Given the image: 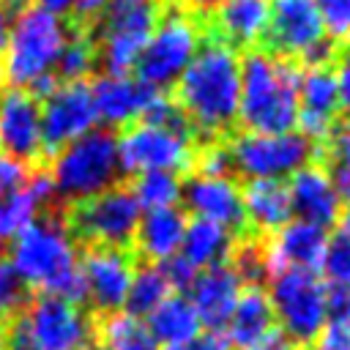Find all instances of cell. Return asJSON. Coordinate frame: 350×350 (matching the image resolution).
I'll return each instance as SVG.
<instances>
[{"label":"cell","mask_w":350,"mask_h":350,"mask_svg":"<svg viewBox=\"0 0 350 350\" xmlns=\"http://www.w3.org/2000/svg\"><path fill=\"white\" fill-rule=\"evenodd\" d=\"M178 88V107L183 109L191 131L202 137L227 134L238 120L241 101V57L219 38L200 44L194 60L186 66Z\"/></svg>","instance_id":"6da1fadb"},{"label":"cell","mask_w":350,"mask_h":350,"mask_svg":"<svg viewBox=\"0 0 350 350\" xmlns=\"http://www.w3.org/2000/svg\"><path fill=\"white\" fill-rule=\"evenodd\" d=\"M11 271L22 287H33L44 295H55L71 304H85V284L79 276V252L77 241L60 219L33 221L11 246L8 260Z\"/></svg>","instance_id":"7a4b0ae2"},{"label":"cell","mask_w":350,"mask_h":350,"mask_svg":"<svg viewBox=\"0 0 350 350\" xmlns=\"http://www.w3.org/2000/svg\"><path fill=\"white\" fill-rule=\"evenodd\" d=\"M301 68L293 60L273 57L262 49L241 60L238 120L254 134H287L298 118Z\"/></svg>","instance_id":"3957f363"},{"label":"cell","mask_w":350,"mask_h":350,"mask_svg":"<svg viewBox=\"0 0 350 350\" xmlns=\"http://www.w3.org/2000/svg\"><path fill=\"white\" fill-rule=\"evenodd\" d=\"M68 33L71 30L66 19L38 5H25L22 11L14 14V22H11V36H8L3 66H0L3 77L14 88L27 90L36 79L55 74V66Z\"/></svg>","instance_id":"277c9868"},{"label":"cell","mask_w":350,"mask_h":350,"mask_svg":"<svg viewBox=\"0 0 350 350\" xmlns=\"http://www.w3.org/2000/svg\"><path fill=\"white\" fill-rule=\"evenodd\" d=\"M55 194L71 202L90 200L112 186L120 178L118 161V137L109 129H93L85 137L55 150L52 170L46 172Z\"/></svg>","instance_id":"5b68a950"},{"label":"cell","mask_w":350,"mask_h":350,"mask_svg":"<svg viewBox=\"0 0 350 350\" xmlns=\"http://www.w3.org/2000/svg\"><path fill=\"white\" fill-rule=\"evenodd\" d=\"M96 325L71 301L38 293L8 328V350H85Z\"/></svg>","instance_id":"8992f818"},{"label":"cell","mask_w":350,"mask_h":350,"mask_svg":"<svg viewBox=\"0 0 350 350\" xmlns=\"http://www.w3.org/2000/svg\"><path fill=\"white\" fill-rule=\"evenodd\" d=\"M161 19V0H107L98 14V60L107 74H129Z\"/></svg>","instance_id":"52a82bcc"},{"label":"cell","mask_w":350,"mask_h":350,"mask_svg":"<svg viewBox=\"0 0 350 350\" xmlns=\"http://www.w3.org/2000/svg\"><path fill=\"white\" fill-rule=\"evenodd\" d=\"M268 301L279 325L295 345H312L314 336L328 325V287L309 271H282L271 276Z\"/></svg>","instance_id":"ba28073f"},{"label":"cell","mask_w":350,"mask_h":350,"mask_svg":"<svg viewBox=\"0 0 350 350\" xmlns=\"http://www.w3.org/2000/svg\"><path fill=\"white\" fill-rule=\"evenodd\" d=\"M142 219V208L126 186H112L90 200L74 202L71 211V235L82 238L90 246L126 249L134 243L137 224Z\"/></svg>","instance_id":"9c48e42d"},{"label":"cell","mask_w":350,"mask_h":350,"mask_svg":"<svg viewBox=\"0 0 350 350\" xmlns=\"http://www.w3.org/2000/svg\"><path fill=\"white\" fill-rule=\"evenodd\" d=\"M232 170L249 180H284L301 167L312 164L314 145L298 131L287 134H254L243 131L230 142Z\"/></svg>","instance_id":"30bf717a"},{"label":"cell","mask_w":350,"mask_h":350,"mask_svg":"<svg viewBox=\"0 0 350 350\" xmlns=\"http://www.w3.org/2000/svg\"><path fill=\"white\" fill-rule=\"evenodd\" d=\"M200 30L186 14L170 11L164 19H159L153 36L148 38L139 60H137V79L156 88L170 90L186 66L194 60L200 49Z\"/></svg>","instance_id":"8fae6325"},{"label":"cell","mask_w":350,"mask_h":350,"mask_svg":"<svg viewBox=\"0 0 350 350\" xmlns=\"http://www.w3.org/2000/svg\"><path fill=\"white\" fill-rule=\"evenodd\" d=\"M194 142L191 137L131 123L118 137V161L120 172L142 175V172H186L194 164Z\"/></svg>","instance_id":"7c38bea8"},{"label":"cell","mask_w":350,"mask_h":350,"mask_svg":"<svg viewBox=\"0 0 350 350\" xmlns=\"http://www.w3.org/2000/svg\"><path fill=\"white\" fill-rule=\"evenodd\" d=\"M77 265L85 284V301L104 314L123 312L129 284L134 276V257L126 249L88 246L79 254Z\"/></svg>","instance_id":"4fadbf2b"},{"label":"cell","mask_w":350,"mask_h":350,"mask_svg":"<svg viewBox=\"0 0 350 350\" xmlns=\"http://www.w3.org/2000/svg\"><path fill=\"white\" fill-rule=\"evenodd\" d=\"M98 123L93 93L88 82H57L52 96L41 101V137L44 148L60 150L85 137Z\"/></svg>","instance_id":"5bb4252c"},{"label":"cell","mask_w":350,"mask_h":350,"mask_svg":"<svg viewBox=\"0 0 350 350\" xmlns=\"http://www.w3.org/2000/svg\"><path fill=\"white\" fill-rule=\"evenodd\" d=\"M268 55L306 57L317 44L325 41V27L314 0H271V16L265 30Z\"/></svg>","instance_id":"9a60e30c"},{"label":"cell","mask_w":350,"mask_h":350,"mask_svg":"<svg viewBox=\"0 0 350 350\" xmlns=\"http://www.w3.org/2000/svg\"><path fill=\"white\" fill-rule=\"evenodd\" d=\"M325 243H328V230L301 219H290L279 232L271 235V241L262 243L265 273L268 276H276L282 271L314 273L323 262Z\"/></svg>","instance_id":"2e32d148"},{"label":"cell","mask_w":350,"mask_h":350,"mask_svg":"<svg viewBox=\"0 0 350 350\" xmlns=\"http://www.w3.org/2000/svg\"><path fill=\"white\" fill-rule=\"evenodd\" d=\"M41 104L27 90H5L0 96V153L27 164L41 156Z\"/></svg>","instance_id":"e0dca14e"},{"label":"cell","mask_w":350,"mask_h":350,"mask_svg":"<svg viewBox=\"0 0 350 350\" xmlns=\"http://www.w3.org/2000/svg\"><path fill=\"white\" fill-rule=\"evenodd\" d=\"M339 112V90L331 66H312L301 71L298 85V118L295 126L304 139L325 142L331 129L336 126Z\"/></svg>","instance_id":"ac0fdd59"},{"label":"cell","mask_w":350,"mask_h":350,"mask_svg":"<svg viewBox=\"0 0 350 350\" xmlns=\"http://www.w3.org/2000/svg\"><path fill=\"white\" fill-rule=\"evenodd\" d=\"M243 287L246 284L241 282V276L232 271L230 262L205 268L194 276L186 298L194 306V312L202 323V331H219V334L224 331Z\"/></svg>","instance_id":"d6986e66"},{"label":"cell","mask_w":350,"mask_h":350,"mask_svg":"<svg viewBox=\"0 0 350 350\" xmlns=\"http://www.w3.org/2000/svg\"><path fill=\"white\" fill-rule=\"evenodd\" d=\"M180 200L194 213V219L216 221L230 232H241L246 227L241 186L232 178H202L194 175L183 183Z\"/></svg>","instance_id":"ffe728a7"},{"label":"cell","mask_w":350,"mask_h":350,"mask_svg":"<svg viewBox=\"0 0 350 350\" xmlns=\"http://www.w3.org/2000/svg\"><path fill=\"white\" fill-rule=\"evenodd\" d=\"M287 194H290L293 216H298L301 221L328 230L342 216V202L336 197V189L325 167L320 164H306L298 172H293L287 183Z\"/></svg>","instance_id":"44dd1931"},{"label":"cell","mask_w":350,"mask_h":350,"mask_svg":"<svg viewBox=\"0 0 350 350\" xmlns=\"http://www.w3.org/2000/svg\"><path fill=\"white\" fill-rule=\"evenodd\" d=\"M153 90L156 88H150V85H145L129 74H101L90 85L96 118L104 120L107 129L131 126L134 120H139Z\"/></svg>","instance_id":"7402d4cb"},{"label":"cell","mask_w":350,"mask_h":350,"mask_svg":"<svg viewBox=\"0 0 350 350\" xmlns=\"http://www.w3.org/2000/svg\"><path fill=\"white\" fill-rule=\"evenodd\" d=\"M273 331H276V317H273L268 293L260 284H246L221 331L227 345L235 350H252Z\"/></svg>","instance_id":"603a6c76"},{"label":"cell","mask_w":350,"mask_h":350,"mask_svg":"<svg viewBox=\"0 0 350 350\" xmlns=\"http://www.w3.org/2000/svg\"><path fill=\"white\" fill-rule=\"evenodd\" d=\"M186 224H189V219L180 208L145 211L137 224V232H134L137 254L150 265H161V262L172 260L175 254H180Z\"/></svg>","instance_id":"cb8c5ba5"},{"label":"cell","mask_w":350,"mask_h":350,"mask_svg":"<svg viewBox=\"0 0 350 350\" xmlns=\"http://www.w3.org/2000/svg\"><path fill=\"white\" fill-rule=\"evenodd\" d=\"M55 197V186L46 172H30L25 189L0 194V246H11L33 221L41 208Z\"/></svg>","instance_id":"d4e9b609"},{"label":"cell","mask_w":350,"mask_h":350,"mask_svg":"<svg viewBox=\"0 0 350 350\" xmlns=\"http://www.w3.org/2000/svg\"><path fill=\"white\" fill-rule=\"evenodd\" d=\"M271 0H224L213 11V30L227 46H254L265 38Z\"/></svg>","instance_id":"484cf974"},{"label":"cell","mask_w":350,"mask_h":350,"mask_svg":"<svg viewBox=\"0 0 350 350\" xmlns=\"http://www.w3.org/2000/svg\"><path fill=\"white\" fill-rule=\"evenodd\" d=\"M243 216L246 224H252L257 232H279L290 219V194L284 180H246L241 189Z\"/></svg>","instance_id":"4316f807"},{"label":"cell","mask_w":350,"mask_h":350,"mask_svg":"<svg viewBox=\"0 0 350 350\" xmlns=\"http://www.w3.org/2000/svg\"><path fill=\"white\" fill-rule=\"evenodd\" d=\"M145 325L161 347H191V342L202 334V323L194 306L180 293H172L167 301H161L145 317Z\"/></svg>","instance_id":"83f0119b"},{"label":"cell","mask_w":350,"mask_h":350,"mask_svg":"<svg viewBox=\"0 0 350 350\" xmlns=\"http://www.w3.org/2000/svg\"><path fill=\"white\" fill-rule=\"evenodd\" d=\"M232 249H235V232H230L227 227H221L216 221H205V219H191L186 224L180 257L197 273L205 268H213V265H224L230 260Z\"/></svg>","instance_id":"f1b7e54d"},{"label":"cell","mask_w":350,"mask_h":350,"mask_svg":"<svg viewBox=\"0 0 350 350\" xmlns=\"http://www.w3.org/2000/svg\"><path fill=\"white\" fill-rule=\"evenodd\" d=\"M170 295H172V290H170V284L164 279L161 265L145 262L142 268H134V276H131V284H129V295H126L123 312L145 320Z\"/></svg>","instance_id":"f546056e"},{"label":"cell","mask_w":350,"mask_h":350,"mask_svg":"<svg viewBox=\"0 0 350 350\" xmlns=\"http://www.w3.org/2000/svg\"><path fill=\"white\" fill-rule=\"evenodd\" d=\"M98 334H101V345L107 350H161V345L148 331L145 320H139L129 312L107 314L98 325Z\"/></svg>","instance_id":"4dcf8cb0"},{"label":"cell","mask_w":350,"mask_h":350,"mask_svg":"<svg viewBox=\"0 0 350 350\" xmlns=\"http://www.w3.org/2000/svg\"><path fill=\"white\" fill-rule=\"evenodd\" d=\"M129 191L134 194L142 213L164 211V208H178L183 194V180L175 172H142L134 175V186Z\"/></svg>","instance_id":"1f68e13d"},{"label":"cell","mask_w":350,"mask_h":350,"mask_svg":"<svg viewBox=\"0 0 350 350\" xmlns=\"http://www.w3.org/2000/svg\"><path fill=\"white\" fill-rule=\"evenodd\" d=\"M96 63H98L96 41L85 33H68L55 66V77H60L63 82H85V77L96 68Z\"/></svg>","instance_id":"d6a6232c"},{"label":"cell","mask_w":350,"mask_h":350,"mask_svg":"<svg viewBox=\"0 0 350 350\" xmlns=\"http://www.w3.org/2000/svg\"><path fill=\"white\" fill-rule=\"evenodd\" d=\"M325 159H328V178L336 189L339 202L350 205V120L336 123L325 139Z\"/></svg>","instance_id":"836d02e7"},{"label":"cell","mask_w":350,"mask_h":350,"mask_svg":"<svg viewBox=\"0 0 350 350\" xmlns=\"http://www.w3.org/2000/svg\"><path fill=\"white\" fill-rule=\"evenodd\" d=\"M320 271L328 282L325 287L339 290V293H350V235L336 232L328 238Z\"/></svg>","instance_id":"e575fe53"},{"label":"cell","mask_w":350,"mask_h":350,"mask_svg":"<svg viewBox=\"0 0 350 350\" xmlns=\"http://www.w3.org/2000/svg\"><path fill=\"white\" fill-rule=\"evenodd\" d=\"M230 257H232V271L241 276L243 284H260L268 276L265 260H262V243H257V241L235 243Z\"/></svg>","instance_id":"d590c367"},{"label":"cell","mask_w":350,"mask_h":350,"mask_svg":"<svg viewBox=\"0 0 350 350\" xmlns=\"http://www.w3.org/2000/svg\"><path fill=\"white\" fill-rule=\"evenodd\" d=\"M325 33L334 41L350 38V0H314Z\"/></svg>","instance_id":"8d00e7d4"},{"label":"cell","mask_w":350,"mask_h":350,"mask_svg":"<svg viewBox=\"0 0 350 350\" xmlns=\"http://www.w3.org/2000/svg\"><path fill=\"white\" fill-rule=\"evenodd\" d=\"M25 304V287L5 260H0V323L11 320Z\"/></svg>","instance_id":"74e56055"},{"label":"cell","mask_w":350,"mask_h":350,"mask_svg":"<svg viewBox=\"0 0 350 350\" xmlns=\"http://www.w3.org/2000/svg\"><path fill=\"white\" fill-rule=\"evenodd\" d=\"M194 164L202 178H230V172H232L230 150H227V145H219V142H213L202 153H197Z\"/></svg>","instance_id":"f35d334b"},{"label":"cell","mask_w":350,"mask_h":350,"mask_svg":"<svg viewBox=\"0 0 350 350\" xmlns=\"http://www.w3.org/2000/svg\"><path fill=\"white\" fill-rule=\"evenodd\" d=\"M30 180V170L25 161L14 159V156H5L0 153V194H11V191H19L25 189Z\"/></svg>","instance_id":"ab89813d"},{"label":"cell","mask_w":350,"mask_h":350,"mask_svg":"<svg viewBox=\"0 0 350 350\" xmlns=\"http://www.w3.org/2000/svg\"><path fill=\"white\" fill-rule=\"evenodd\" d=\"M309 350H350V328L328 320V325L314 336Z\"/></svg>","instance_id":"60d3db41"},{"label":"cell","mask_w":350,"mask_h":350,"mask_svg":"<svg viewBox=\"0 0 350 350\" xmlns=\"http://www.w3.org/2000/svg\"><path fill=\"white\" fill-rule=\"evenodd\" d=\"M161 271H164V279H167L170 290H175V293L189 290V287H191V282H194V276H197V271H194V268H191L180 254H175L172 260L161 262Z\"/></svg>","instance_id":"b9f144b4"},{"label":"cell","mask_w":350,"mask_h":350,"mask_svg":"<svg viewBox=\"0 0 350 350\" xmlns=\"http://www.w3.org/2000/svg\"><path fill=\"white\" fill-rule=\"evenodd\" d=\"M334 79H336V90H339V109L350 112V52H345L339 57Z\"/></svg>","instance_id":"7bdbcfd3"},{"label":"cell","mask_w":350,"mask_h":350,"mask_svg":"<svg viewBox=\"0 0 350 350\" xmlns=\"http://www.w3.org/2000/svg\"><path fill=\"white\" fill-rule=\"evenodd\" d=\"M328 314L334 323H342L350 328V293H339L328 287Z\"/></svg>","instance_id":"ee69618b"},{"label":"cell","mask_w":350,"mask_h":350,"mask_svg":"<svg viewBox=\"0 0 350 350\" xmlns=\"http://www.w3.org/2000/svg\"><path fill=\"white\" fill-rule=\"evenodd\" d=\"M189 350H230V345H227L224 334H219V331H202V334L191 342Z\"/></svg>","instance_id":"f6af8a7d"},{"label":"cell","mask_w":350,"mask_h":350,"mask_svg":"<svg viewBox=\"0 0 350 350\" xmlns=\"http://www.w3.org/2000/svg\"><path fill=\"white\" fill-rule=\"evenodd\" d=\"M252 350H301V345H295V342H290L284 334H279V331H273L271 336H265L260 345H254Z\"/></svg>","instance_id":"bcb514c9"},{"label":"cell","mask_w":350,"mask_h":350,"mask_svg":"<svg viewBox=\"0 0 350 350\" xmlns=\"http://www.w3.org/2000/svg\"><path fill=\"white\" fill-rule=\"evenodd\" d=\"M33 5H38V8H44V11H49V14H55V16L63 19L66 14L77 11L79 0H33Z\"/></svg>","instance_id":"7dc6e473"},{"label":"cell","mask_w":350,"mask_h":350,"mask_svg":"<svg viewBox=\"0 0 350 350\" xmlns=\"http://www.w3.org/2000/svg\"><path fill=\"white\" fill-rule=\"evenodd\" d=\"M104 5H107V0H79V5H77V16H82V19H98V14L104 11Z\"/></svg>","instance_id":"c3c4849f"},{"label":"cell","mask_w":350,"mask_h":350,"mask_svg":"<svg viewBox=\"0 0 350 350\" xmlns=\"http://www.w3.org/2000/svg\"><path fill=\"white\" fill-rule=\"evenodd\" d=\"M11 22H14V11L0 3V55L5 52V44H8V36H11Z\"/></svg>","instance_id":"681fc988"},{"label":"cell","mask_w":350,"mask_h":350,"mask_svg":"<svg viewBox=\"0 0 350 350\" xmlns=\"http://www.w3.org/2000/svg\"><path fill=\"white\" fill-rule=\"evenodd\" d=\"M186 5H191L194 11H216L224 0H183Z\"/></svg>","instance_id":"f907efd6"},{"label":"cell","mask_w":350,"mask_h":350,"mask_svg":"<svg viewBox=\"0 0 350 350\" xmlns=\"http://www.w3.org/2000/svg\"><path fill=\"white\" fill-rule=\"evenodd\" d=\"M339 221H342V232H345V235H350V205H347V211L339 216Z\"/></svg>","instance_id":"816d5d0a"},{"label":"cell","mask_w":350,"mask_h":350,"mask_svg":"<svg viewBox=\"0 0 350 350\" xmlns=\"http://www.w3.org/2000/svg\"><path fill=\"white\" fill-rule=\"evenodd\" d=\"M85 350H107V347H104V345H101V342H90V345H88V347H85Z\"/></svg>","instance_id":"f5cc1de1"},{"label":"cell","mask_w":350,"mask_h":350,"mask_svg":"<svg viewBox=\"0 0 350 350\" xmlns=\"http://www.w3.org/2000/svg\"><path fill=\"white\" fill-rule=\"evenodd\" d=\"M3 85H5V77H3V68H0V96L5 93V88H3Z\"/></svg>","instance_id":"db71d44e"},{"label":"cell","mask_w":350,"mask_h":350,"mask_svg":"<svg viewBox=\"0 0 350 350\" xmlns=\"http://www.w3.org/2000/svg\"><path fill=\"white\" fill-rule=\"evenodd\" d=\"M161 350H189V347H161Z\"/></svg>","instance_id":"11a10c76"},{"label":"cell","mask_w":350,"mask_h":350,"mask_svg":"<svg viewBox=\"0 0 350 350\" xmlns=\"http://www.w3.org/2000/svg\"><path fill=\"white\" fill-rule=\"evenodd\" d=\"M0 350H8V347H5V342H3V339H0Z\"/></svg>","instance_id":"9f6ffc18"}]
</instances>
